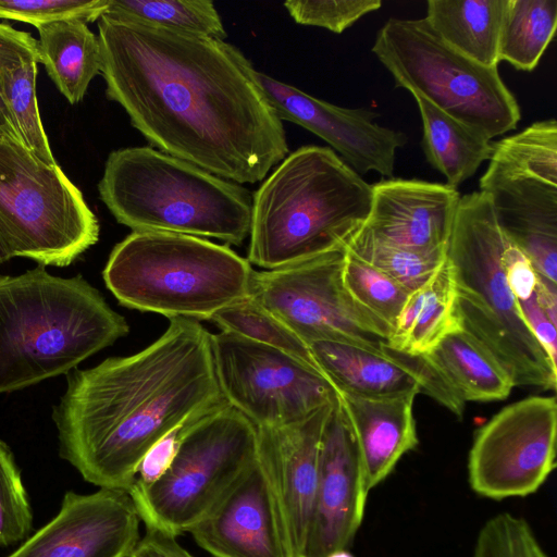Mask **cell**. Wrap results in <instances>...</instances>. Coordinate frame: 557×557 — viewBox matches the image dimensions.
I'll return each mask as SVG.
<instances>
[{
    "instance_id": "obj_14",
    "label": "cell",
    "mask_w": 557,
    "mask_h": 557,
    "mask_svg": "<svg viewBox=\"0 0 557 557\" xmlns=\"http://www.w3.org/2000/svg\"><path fill=\"white\" fill-rule=\"evenodd\" d=\"M253 79L282 122L315 134L359 173L393 175L396 150L407 144V136L377 124L375 112L332 104L256 69Z\"/></svg>"
},
{
    "instance_id": "obj_9",
    "label": "cell",
    "mask_w": 557,
    "mask_h": 557,
    "mask_svg": "<svg viewBox=\"0 0 557 557\" xmlns=\"http://www.w3.org/2000/svg\"><path fill=\"white\" fill-rule=\"evenodd\" d=\"M372 52L395 86L420 96L487 139L515 129L521 117L497 67L484 66L449 47L425 18H388Z\"/></svg>"
},
{
    "instance_id": "obj_1",
    "label": "cell",
    "mask_w": 557,
    "mask_h": 557,
    "mask_svg": "<svg viewBox=\"0 0 557 557\" xmlns=\"http://www.w3.org/2000/svg\"><path fill=\"white\" fill-rule=\"evenodd\" d=\"M97 36L107 98L160 151L237 184L287 156L283 122L235 46L104 14Z\"/></svg>"
},
{
    "instance_id": "obj_26",
    "label": "cell",
    "mask_w": 557,
    "mask_h": 557,
    "mask_svg": "<svg viewBox=\"0 0 557 557\" xmlns=\"http://www.w3.org/2000/svg\"><path fill=\"white\" fill-rule=\"evenodd\" d=\"M506 0H429L424 17L449 47L488 67H497Z\"/></svg>"
},
{
    "instance_id": "obj_20",
    "label": "cell",
    "mask_w": 557,
    "mask_h": 557,
    "mask_svg": "<svg viewBox=\"0 0 557 557\" xmlns=\"http://www.w3.org/2000/svg\"><path fill=\"white\" fill-rule=\"evenodd\" d=\"M188 532L212 557H292L258 459Z\"/></svg>"
},
{
    "instance_id": "obj_30",
    "label": "cell",
    "mask_w": 557,
    "mask_h": 557,
    "mask_svg": "<svg viewBox=\"0 0 557 557\" xmlns=\"http://www.w3.org/2000/svg\"><path fill=\"white\" fill-rule=\"evenodd\" d=\"M104 15L224 40L226 30L210 0H109Z\"/></svg>"
},
{
    "instance_id": "obj_23",
    "label": "cell",
    "mask_w": 557,
    "mask_h": 557,
    "mask_svg": "<svg viewBox=\"0 0 557 557\" xmlns=\"http://www.w3.org/2000/svg\"><path fill=\"white\" fill-rule=\"evenodd\" d=\"M458 327L453 273L446 256L433 275L409 294L387 347L409 356H422Z\"/></svg>"
},
{
    "instance_id": "obj_21",
    "label": "cell",
    "mask_w": 557,
    "mask_h": 557,
    "mask_svg": "<svg viewBox=\"0 0 557 557\" xmlns=\"http://www.w3.org/2000/svg\"><path fill=\"white\" fill-rule=\"evenodd\" d=\"M502 231L525 253L539 275L557 284V184L525 176L480 178Z\"/></svg>"
},
{
    "instance_id": "obj_39",
    "label": "cell",
    "mask_w": 557,
    "mask_h": 557,
    "mask_svg": "<svg viewBox=\"0 0 557 557\" xmlns=\"http://www.w3.org/2000/svg\"><path fill=\"white\" fill-rule=\"evenodd\" d=\"M23 57L38 58L37 39H35L29 33L17 30L9 24L0 23V72L9 62ZM0 138H12L22 141L5 108L1 87Z\"/></svg>"
},
{
    "instance_id": "obj_17",
    "label": "cell",
    "mask_w": 557,
    "mask_h": 557,
    "mask_svg": "<svg viewBox=\"0 0 557 557\" xmlns=\"http://www.w3.org/2000/svg\"><path fill=\"white\" fill-rule=\"evenodd\" d=\"M333 404L288 425L257 428L258 460L292 557H304L317 487L321 435Z\"/></svg>"
},
{
    "instance_id": "obj_13",
    "label": "cell",
    "mask_w": 557,
    "mask_h": 557,
    "mask_svg": "<svg viewBox=\"0 0 557 557\" xmlns=\"http://www.w3.org/2000/svg\"><path fill=\"white\" fill-rule=\"evenodd\" d=\"M555 396H531L481 426L468 458V481L482 497L502 500L535 493L556 468Z\"/></svg>"
},
{
    "instance_id": "obj_34",
    "label": "cell",
    "mask_w": 557,
    "mask_h": 557,
    "mask_svg": "<svg viewBox=\"0 0 557 557\" xmlns=\"http://www.w3.org/2000/svg\"><path fill=\"white\" fill-rule=\"evenodd\" d=\"M346 247L410 292L422 286L446 260L447 252H421L381 242L360 228Z\"/></svg>"
},
{
    "instance_id": "obj_31",
    "label": "cell",
    "mask_w": 557,
    "mask_h": 557,
    "mask_svg": "<svg viewBox=\"0 0 557 557\" xmlns=\"http://www.w3.org/2000/svg\"><path fill=\"white\" fill-rule=\"evenodd\" d=\"M37 57H23L5 64L0 87L5 108L25 147L40 161L55 165L36 96Z\"/></svg>"
},
{
    "instance_id": "obj_3",
    "label": "cell",
    "mask_w": 557,
    "mask_h": 557,
    "mask_svg": "<svg viewBox=\"0 0 557 557\" xmlns=\"http://www.w3.org/2000/svg\"><path fill=\"white\" fill-rule=\"evenodd\" d=\"M371 203L372 185L333 149L302 146L252 196L247 260L273 270L343 248Z\"/></svg>"
},
{
    "instance_id": "obj_29",
    "label": "cell",
    "mask_w": 557,
    "mask_h": 557,
    "mask_svg": "<svg viewBox=\"0 0 557 557\" xmlns=\"http://www.w3.org/2000/svg\"><path fill=\"white\" fill-rule=\"evenodd\" d=\"M485 175L535 177L557 184V122L537 121L522 132L494 141Z\"/></svg>"
},
{
    "instance_id": "obj_42",
    "label": "cell",
    "mask_w": 557,
    "mask_h": 557,
    "mask_svg": "<svg viewBox=\"0 0 557 557\" xmlns=\"http://www.w3.org/2000/svg\"><path fill=\"white\" fill-rule=\"evenodd\" d=\"M517 302L525 324L542 345V347L545 349L550 360L556 364V325L552 323L546 313L537 304L535 292L529 299Z\"/></svg>"
},
{
    "instance_id": "obj_8",
    "label": "cell",
    "mask_w": 557,
    "mask_h": 557,
    "mask_svg": "<svg viewBox=\"0 0 557 557\" xmlns=\"http://www.w3.org/2000/svg\"><path fill=\"white\" fill-rule=\"evenodd\" d=\"M258 459L257 428L227 403L178 431L174 458L128 493L146 529L177 537L205 518Z\"/></svg>"
},
{
    "instance_id": "obj_7",
    "label": "cell",
    "mask_w": 557,
    "mask_h": 557,
    "mask_svg": "<svg viewBox=\"0 0 557 557\" xmlns=\"http://www.w3.org/2000/svg\"><path fill=\"white\" fill-rule=\"evenodd\" d=\"M253 273L227 246L183 234L133 232L111 251L103 280L124 307L198 321L250 297Z\"/></svg>"
},
{
    "instance_id": "obj_19",
    "label": "cell",
    "mask_w": 557,
    "mask_h": 557,
    "mask_svg": "<svg viewBox=\"0 0 557 557\" xmlns=\"http://www.w3.org/2000/svg\"><path fill=\"white\" fill-rule=\"evenodd\" d=\"M460 195L446 184L386 178L372 185L361 228L372 237L421 252H447Z\"/></svg>"
},
{
    "instance_id": "obj_6",
    "label": "cell",
    "mask_w": 557,
    "mask_h": 557,
    "mask_svg": "<svg viewBox=\"0 0 557 557\" xmlns=\"http://www.w3.org/2000/svg\"><path fill=\"white\" fill-rule=\"evenodd\" d=\"M508 239L487 194L460 197L447 247L455 317L494 356L515 386L555 389L557 366L525 324L506 280Z\"/></svg>"
},
{
    "instance_id": "obj_44",
    "label": "cell",
    "mask_w": 557,
    "mask_h": 557,
    "mask_svg": "<svg viewBox=\"0 0 557 557\" xmlns=\"http://www.w3.org/2000/svg\"><path fill=\"white\" fill-rule=\"evenodd\" d=\"M9 259H11V256H10L8 249L5 248V246L2 242V238L0 236V263L7 261Z\"/></svg>"
},
{
    "instance_id": "obj_4",
    "label": "cell",
    "mask_w": 557,
    "mask_h": 557,
    "mask_svg": "<svg viewBox=\"0 0 557 557\" xmlns=\"http://www.w3.org/2000/svg\"><path fill=\"white\" fill-rule=\"evenodd\" d=\"M127 333L82 276H53L42 265L0 275V394L67 373Z\"/></svg>"
},
{
    "instance_id": "obj_12",
    "label": "cell",
    "mask_w": 557,
    "mask_h": 557,
    "mask_svg": "<svg viewBox=\"0 0 557 557\" xmlns=\"http://www.w3.org/2000/svg\"><path fill=\"white\" fill-rule=\"evenodd\" d=\"M345 248L287 267L255 271L250 298L307 345L326 339L383 350L388 331L344 285Z\"/></svg>"
},
{
    "instance_id": "obj_27",
    "label": "cell",
    "mask_w": 557,
    "mask_h": 557,
    "mask_svg": "<svg viewBox=\"0 0 557 557\" xmlns=\"http://www.w3.org/2000/svg\"><path fill=\"white\" fill-rule=\"evenodd\" d=\"M418 104L422 127V149L426 161L457 189L490 160L494 141L459 122L420 96Z\"/></svg>"
},
{
    "instance_id": "obj_2",
    "label": "cell",
    "mask_w": 557,
    "mask_h": 557,
    "mask_svg": "<svg viewBox=\"0 0 557 557\" xmlns=\"http://www.w3.org/2000/svg\"><path fill=\"white\" fill-rule=\"evenodd\" d=\"M224 403L211 333L197 320L171 318L145 349L67 376L53 414L60 456L85 481L128 492L154 445Z\"/></svg>"
},
{
    "instance_id": "obj_38",
    "label": "cell",
    "mask_w": 557,
    "mask_h": 557,
    "mask_svg": "<svg viewBox=\"0 0 557 557\" xmlns=\"http://www.w3.org/2000/svg\"><path fill=\"white\" fill-rule=\"evenodd\" d=\"M293 20L341 34L362 16L379 10L381 0H288L284 2Z\"/></svg>"
},
{
    "instance_id": "obj_11",
    "label": "cell",
    "mask_w": 557,
    "mask_h": 557,
    "mask_svg": "<svg viewBox=\"0 0 557 557\" xmlns=\"http://www.w3.org/2000/svg\"><path fill=\"white\" fill-rule=\"evenodd\" d=\"M211 351L224 400L256 428L298 422L338 398L318 369L268 345L221 331Z\"/></svg>"
},
{
    "instance_id": "obj_33",
    "label": "cell",
    "mask_w": 557,
    "mask_h": 557,
    "mask_svg": "<svg viewBox=\"0 0 557 557\" xmlns=\"http://www.w3.org/2000/svg\"><path fill=\"white\" fill-rule=\"evenodd\" d=\"M210 321L221 331L276 348L318 369L308 345L250 297L218 311Z\"/></svg>"
},
{
    "instance_id": "obj_25",
    "label": "cell",
    "mask_w": 557,
    "mask_h": 557,
    "mask_svg": "<svg viewBox=\"0 0 557 557\" xmlns=\"http://www.w3.org/2000/svg\"><path fill=\"white\" fill-rule=\"evenodd\" d=\"M37 29L39 63L70 103L82 101L90 82L101 74L98 36L79 20L52 22Z\"/></svg>"
},
{
    "instance_id": "obj_35",
    "label": "cell",
    "mask_w": 557,
    "mask_h": 557,
    "mask_svg": "<svg viewBox=\"0 0 557 557\" xmlns=\"http://www.w3.org/2000/svg\"><path fill=\"white\" fill-rule=\"evenodd\" d=\"M33 512L21 472L9 446L0 441V548L29 537Z\"/></svg>"
},
{
    "instance_id": "obj_40",
    "label": "cell",
    "mask_w": 557,
    "mask_h": 557,
    "mask_svg": "<svg viewBox=\"0 0 557 557\" xmlns=\"http://www.w3.org/2000/svg\"><path fill=\"white\" fill-rule=\"evenodd\" d=\"M504 268L507 283L517 301L529 299L535 292L540 275L530 259L510 238L504 250Z\"/></svg>"
},
{
    "instance_id": "obj_36",
    "label": "cell",
    "mask_w": 557,
    "mask_h": 557,
    "mask_svg": "<svg viewBox=\"0 0 557 557\" xmlns=\"http://www.w3.org/2000/svg\"><path fill=\"white\" fill-rule=\"evenodd\" d=\"M473 557H548L525 519L502 512L480 529Z\"/></svg>"
},
{
    "instance_id": "obj_22",
    "label": "cell",
    "mask_w": 557,
    "mask_h": 557,
    "mask_svg": "<svg viewBox=\"0 0 557 557\" xmlns=\"http://www.w3.org/2000/svg\"><path fill=\"white\" fill-rule=\"evenodd\" d=\"M338 395L357 442L366 488L370 492L419 444L413 418L418 394L385 398Z\"/></svg>"
},
{
    "instance_id": "obj_32",
    "label": "cell",
    "mask_w": 557,
    "mask_h": 557,
    "mask_svg": "<svg viewBox=\"0 0 557 557\" xmlns=\"http://www.w3.org/2000/svg\"><path fill=\"white\" fill-rule=\"evenodd\" d=\"M343 281L351 298L381 323L391 335L411 292L347 247L345 248Z\"/></svg>"
},
{
    "instance_id": "obj_16",
    "label": "cell",
    "mask_w": 557,
    "mask_h": 557,
    "mask_svg": "<svg viewBox=\"0 0 557 557\" xmlns=\"http://www.w3.org/2000/svg\"><path fill=\"white\" fill-rule=\"evenodd\" d=\"M140 521L127 491L66 492L57 516L8 557H128Z\"/></svg>"
},
{
    "instance_id": "obj_43",
    "label": "cell",
    "mask_w": 557,
    "mask_h": 557,
    "mask_svg": "<svg viewBox=\"0 0 557 557\" xmlns=\"http://www.w3.org/2000/svg\"><path fill=\"white\" fill-rule=\"evenodd\" d=\"M128 557H195L175 536L151 529L138 541Z\"/></svg>"
},
{
    "instance_id": "obj_18",
    "label": "cell",
    "mask_w": 557,
    "mask_h": 557,
    "mask_svg": "<svg viewBox=\"0 0 557 557\" xmlns=\"http://www.w3.org/2000/svg\"><path fill=\"white\" fill-rule=\"evenodd\" d=\"M321 373L338 393L385 398L423 393L458 418L465 401L448 386L424 356H409L384 346L372 350L341 341L308 344Z\"/></svg>"
},
{
    "instance_id": "obj_45",
    "label": "cell",
    "mask_w": 557,
    "mask_h": 557,
    "mask_svg": "<svg viewBox=\"0 0 557 557\" xmlns=\"http://www.w3.org/2000/svg\"><path fill=\"white\" fill-rule=\"evenodd\" d=\"M326 557H354L347 549H338L331 554H329Z\"/></svg>"
},
{
    "instance_id": "obj_5",
    "label": "cell",
    "mask_w": 557,
    "mask_h": 557,
    "mask_svg": "<svg viewBox=\"0 0 557 557\" xmlns=\"http://www.w3.org/2000/svg\"><path fill=\"white\" fill-rule=\"evenodd\" d=\"M102 202L133 232H166L240 245L252 197L237 183L152 147L112 151L98 184Z\"/></svg>"
},
{
    "instance_id": "obj_24",
    "label": "cell",
    "mask_w": 557,
    "mask_h": 557,
    "mask_svg": "<svg viewBox=\"0 0 557 557\" xmlns=\"http://www.w3.org/2000/svg\"><path fill=\"white\" fill-rule=\"evenodd\" d=\"M422 356L465 403L502 400L515 387L494 356L461 327Z\"/></svg>"
},
{
    "instance_id": "obj_10",
    "label": "cell",
    "mask_w": 557,
    "mask_h": 557,
    "mask_svg": "<svg viewBox=\"0 0 557 557\" xmlns=\"http://www.w3.org/2000/svg\"><path fill=\"white\" fill-rule=\"evenodd\" d=\"M0 236L11 258L65 267L97 243L99 224L58 164L0 138Z\"/></svg>"
},
{
    "instance_id": "obj_37",
    "label": "cell",
    "mask_w": 557,
    "mask_h": 557,
    "mask_svg": "<svg viewBox=\"0 0 557 557\" xmlns=\"http://www.w3.org/2000/svg\"><path fill=\"white\" fill-rule=\"evenodd\" d=\"M109 0H0V18L25 22L36 28L63 20L95 22L104 14Z\"/></svg>"
},
{
    "instance_id": "obj_41",
    "label": "cell",
    "mask_w": 557,
    "mask_h": 557,
    "mask_svg": "<svg viewBox=\"0 0 557 557\" xmlns=\"http://www.w3.org/2000/svg\"><path fill=\"white\" fill-rule=\"evenodd\" d=\"M178 431L180 429L164 437L148 451L137 469L133 484L149 486L166 471L176 451Z\"/></svg>"
},
{
    "instance_id": "obj_15",
    "label": "cell",
    "mask_w": 557,
    "mask_h": 557,
    "mask_svg": "<svg viewBox=\"0 0 557 557\" xmlns=\"http://www.w3.org/2000/svg\"><path fill=\"white\" fill-rule=\"evenodd\" d=\"M369 492L359 449L338 399L325 420L318 480L304 557H326L347 549L362 522Z\"/></svg>"
},
{
    "instance_id": "obj_28",
    "label": "cell",
    "mask_w": 557,
    "mask_h": 557,
    "mask_svg": "<svg viewBox=\"0 0 557 557\" xmlns=\"http://www.w3.org/2000/svg\"><path fill=\"white\" fill-rule=\"evenodd\" d=\"M557 29V0H506L498 60L531 72L539 64Z\"/></svg>"
}]
</instances>
